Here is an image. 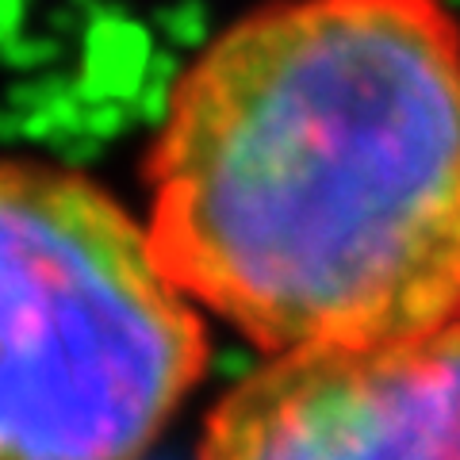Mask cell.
<instances>
[{
    "label": "cell",
    "mask_w": 460,
    "mask_h": 460,
    "mask_svg": "<svg viewBox=\"0 0 460 460\" xmlns=\"http://www.w3.org/2000/svg\"><path fill=\"white\" fill-rule=\"evenodd\" d=\"M204 365L196 304L131 211L0 162V460H142Z\"/></svg>",
    "instance_id": "cell-2"
},
{
    "label": "cell",
    "mask_w": 460,
    "mask_h": 460,
    "mask_svg": "<svg viewBox=\"0 0 460 460\" xmlns=\"http://www.w3.org/2000/svg\"><path fill=\"white\" fill-rule=\"evenodd\" d=\"M196 460H460V319L272 353L211 411Z\"/></svg>",
    "instance_id": "cell-3"
},
{
    "label": "cell",
    "mask_w": 460,
    "mask_h": 460,
    "mask_svg": "<svg viewBox=\"0 0 460 460\" xmlns=\"http://www.w3.org/2000/svg\"><path fill=\"white\" fill-rule=\"evenodd\" d=\"M150 242L269 353L460 319V20L445 0H269L172 84Z\"/></svg>",
    "instance_id": "cell-1"
}]
</instances>
